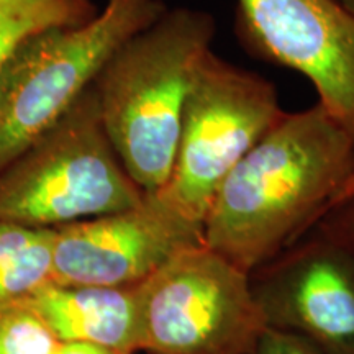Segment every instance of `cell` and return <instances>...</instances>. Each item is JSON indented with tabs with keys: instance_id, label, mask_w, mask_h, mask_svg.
<instances>
[{
	"instance_id": "9a60e30c",
	"label": "cell",
	"mask_w": 354,
	"mask_h": 354,
	"mask_svg": "<svg viewBox=\"0 0 354 354\" xmlns=\"http://www.w3.org/2000/svg\"><path fill=\"white\" fill-rule=\"evenodd\" d=\"M251 354H325L304 336L266 326Z\"/></svg>"
},
{
	"instance_id": "8fae6325",
	"label": "cell",
	"mask_w": 354,
	"mask_h": 354,
	"mask_svg": "<svg viewBox=\"0 0 354 354\" xmlns=\"http://www.w3.org/2000/svg\"><path fill=\"white\" fill-rule=\"evenodd\" d=\"M55 230L0 220V310L53 282Z\"/></svg>"
},
{
	"instance_id": "52a82bcc",
	"label": "cell",
	"mask_w": 354,
	"mask_h": 354,
	"mask_svg": "<svg viewBox=\"0 0 354 354\" xmlns=\"http://www.w3.org/2000/svg\"><path fill=\"white\" fill-rule=\"evenodd\" d=\"M53 230V282L61 286H136L183 251L205 245L202 225L159 190L131 209Z\"/></svg>"
},
{
	"instance_id": "5bb4252c",
	"label": "cell",
	"mask_w": 354,
	"mask_h": 354,
	"mask_svg": "<svg viewBox=\"0 0 354 354\" xmlns=\"http://www.w3.org/2000/svg\"><path fill=\"white\" fill-rule=\"evenodd\" d=\"M312 228L354 256V197L330 207Z\"/></svg>"
},
{
	"instance_id": "ba28073f",
	"label": "cell",
	"mask_w": 354,
	"mask_h": 354,
	"mask_svg": "<svg viewBox=\"0 0 354 354\" xmlns=\"http://www.w3.org/2000/svg\"><path fill=\"white\" fill-rule=\"evenodd\" d=\"M250 55L297 71L354 138V13L336 0H236Z\"/></svg>"
},
{
	"instance_id": "5b68a950",
	"label": "cell",
	"mask_w": 354,
	"mask_h": 354,
	"mask_svg": "<svg viewBox=\"0 0 354 354\" xmlns=\"http://www.w3.org/2000/svg\"><path fill=\"white\" fill-rule=\"evenodd\" d=\"M284 113L271 81L207 51L184 102L174 167L159 192L203 227L225 177Z\"/></svg>"
},
{
	"instance_id": "7c38bea8",
	"label": "cell",
	"mask_w": 354,
	"mask_h": 354,
	"mask_svg": "<svg viewBox=\"0 0 354 354\" xmlns=\"http://www.w3.org/2000/svg\"><path fill=\"white\" fill-rule=\"evenodd\" d=\"M97 12L94 0H0V76L15 51L33 35L82 25Z\"/></svg>"
},
{
	"instance_id": "e0dca14e",
	"label": "cell",
	"mask_w": 354,
	"mask_h": 354,
	"mask_svg": "<svg viewBox=\"0 0 354 354\" xmlns=\"http://www.w3.org/2000/svg\"><path fill=\"white\" fill-rule=\"evenodd\" d=\"M349 197H354V169L351 171V174L348 176V179L344 180V184L342 185V189L338 190V194H336V197L333 198V202H331L330 207H333V205H336V203L346 201V198H349Z\"/></svg>"
},
{
	"instance_id": "8992f818",
	"label": "cell",
	"mask_w": 354,
	"mask_h": 354,
	"mask_svg": "<svg viewBox=\"0 0 354 354\" xmlns=\"http://www.w3.org/2000/svg\"><path fill=\"white\" fill-rule=\"evenodd\" d=\"M140 351L251 354L266 328L250 277L205 245L138 284Z\"/></svg>"
},
{
	"instance_id": "3957f363",
	"label": "cell",
	"mask_w": 354,
	"mask_h": 354,
	"mask_svg": "<svg viewBox=\"0 0 354 354\" xmlns=\"http://www.w3.org/2000/svg\"><path fill=\"white\" fill-rule=\"evenodd\" d=\"M143 197L109 138L94 86L0 169V220L25 227H63Z\"/></svg>"
},
{
	"instance_id": "30bf717a",
	"label": "cell",
	"mask_w": 354,
	"mask_h": 354,
	"mask_svg": "<svg viewBox=\"0 0 354 354\" xmlns=\"http://www.w3.org/2000/svg\"><path fill=\"white\" fill-rule=\"evenodd\" d=\"M59 342H81L113 354L140 351L138 284L123 287L51 284L20 302Z\"/></svg>"
},
{
	"instance_id": "277c9868",
	"label": "cell",
	"mask_w": 354,
	"mask_h": 354,
	"mask_svg": "<svg viewBox=\"0 0 354 354\" xmlns=\"http://www.w3.org/2000/svg\"><path fill=\"white\" fill-rule=\"evenodd\" d=\"M166 10L165 0H107L86 24L26 39L0 76V169L94 86L128 38Z\"/></svg>"
},
{
	"instance_id": "ac0fdd59",
	"label": "cell",
	"mask_w": 354,
	"mask_h": 354,
	"mask_svg": "<svg viewBox=\"0 0 354 354\" xmlns=\"http://www.w3.org/2000/svg\"><path fill=\"white\" fill-rule=\"evenodd\" d=\"M338 3H342V6L346 8L348 12L354 13V0H336Z\"/></svg>"
},
{
	"instance_id": "7a4b0ae2",
	"label": "cell",
	"mask_w": 354,
	"mask_h": 354,
	"mask_svg": "<svg viewBox=\"0 0 354 354\" xmlns=\"http://www.w3.org/2000/svg\"><path fill=\"white\" fill-rule=\"evenodd\" d=\"M215 33L212 13L167 8L128 38L94 81L109 138L145 194L169 180L190 81Z\"/></svg>"
},
{
	"instance_id": "4fadbf2b",
	"label": "cell",
	"mask_w": 354,
	"mask_h": 354,
	"mask_svg": "<svg viewBox=\"0 0 354 354\" xmlns=\"http://www.w3.org/2000/svg\"><path fill=\"white\" fill-rule=\"evenodd\" d=\"M59 339L21 304L0 310V354H56Z\"/></svg>"
},
{
	"instance_id": "6da1fadb",
	"label": "cell",
	"mask_w": 354,
	"mask_h": 354,
	"mask_svg": "<svg viewBox=\"0 0 354 354\" xmlns=\"http://www.w3.org/2000/svg\"><path fill=\"white\" fill-rule=\"evenodd\" d=\"M354 169V138L320 102L286 112L225 177L203 243L250 274L304 236Z\"/></svg>"
},
{
	"instance_id": "9c48e42d",
	"label": "cell",
	"mask_w": 354,
	"mask_h": 354,
	"mask_svg": "<svg viewBox=\"0 0 354 354\" xmlns=\"http://www.w3.org/2000/svg\"><path fill=\"white\" fill-rule=\"evenodd\" d=\"M266 326L300 335L325 354H354V256L310 228L248 274Z\"/></svg>"
},
{
	"instance_id": "2e32d148",
	"label": "cell",
	"mask_w": 354,
	"mask_h": 354,
	"mask_svg": "<svg viewBox=\"0 0 354 354\" xmlns=\"http://www.w3.org/2000/svg\"><path fill=\"white\" fill-rule=\"evenodd\" d=\"M56 354H113L109 349L91 343L81 342H61Z\"/></svg>"
}]
</instances>
